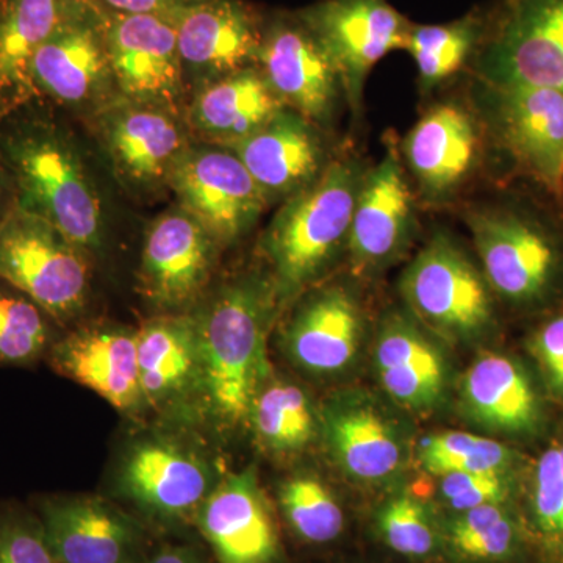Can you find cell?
<instances>
[{
  "mask_svg": "<svg viewBox=\"0 0 563 563\" xmlns=\"http://www.w3.org/2000/svg\"><path fill=\"white\" fill-rule=\"evenodd\" d=\"M321 418L299 385L269 380L252 406L247 428L263 451L274 455L301 453L320 432Z\"/></svg>",
  "mask_w": 563,
  "mask_h": 563,
  "instance_id": "31",
  "label": "cell"
},
{
  "mask_svg": "<svg viewBox=\"0 0 563 563\" xmlns=\"http://www.w3.org/2000/svg\"><path fill=\"white\" fill-rule=\"evenodd\" d=\"M257 66L277 99L317 128L335 117L344 96L335 66L298 14L266 21Z\"/></svg>",
  "mask_w": 563,
  "mask_h": 563,
  "instance_id": "18",
  "label": "cell"
},
{
  "mask_svg": "<svg viewBox=\"0 0 563 563\" xmlns=\"http://www.w3.org/2000/svg\"><path fill=\"white\" fill-rule=\"evenodd\" d=\"M282 309L268 272L235 274L191 310L202 366V421L220 432L247 428L258 393L273 379L269 332Z\"/></svg>",
  "mask_w": 563,
  "mask_h": 563,
  "instance_id": "2",
  "label": "cell"
},
{
  "mask_svg": "<svg viewBox=\"0 0 563 563\" xmlns=\"http://www.w3.org/2000/svg\"><path fill=\"white\" fill-rule=\"evenodd\" d=\"M465 413L493 432L532 435L543 422V406L521 363L487 352L468 366L462 379Z\"/></svg>",
  "mask_w": 563,
  "mask_h": 563,
  "instance_id": "28",
  "label": "cell"
},
{
  "mask_svg": "<svg viewBox=\"0 0 563 563\" xmlns=\"http://www.w3.org/2000/svg\"><path fill=\"white\" fill-rule=\"evenodd\" d=\"M101 13L118 95L185 114L190 91L173 13L122 14L102 7Z\"/></svg>",
  "mask_w": 563,
  "mask_h": 563,
  "instance_id": "16",
  "label": "cell"
},
{
  "mask_svg": "<svg viewBox=\"0 0 563 563\" xmlns=\"http://www.w3.org/2000/svg\"><path fill=\"white\" fill-rule=\"evenodd\" d=\"M282 343L303 372L335 374L351 365L361 344L363 314L357 298L340 284L310 288L299 296Z\"/></svg>",
  "mask_w": 563,
  "mask_h": 563,
  "instance_id": "25",
  "label": "cell"
},
{
  "mask_svg": "<svg viewBox=\"0 0 563 563\" xmlns=\"http://www.w3.org/2000/svg\"><path fill=\"white\" fill-rule=\"evenodd\" d=\"M380 536L398 554L424 558L435 548V531L428 510L418 499L399 495L383 507L377 517Z\"/></svg>",
  "mask_w": 563,
  "mask_h": 563,
  "instance_id": "38",
  "label": "cell"
},
{
  "mask_svg": "<svg viewBox=\"0 0 563 563\" xmlns=\"http://www.w3.org/2000/svg\"><path fill=\"white\" fill-rule=\"evenodd\" d=\"M228 150L243 163L268 207L306 190L331 163L321 129L287 107Z\"/></svg>",
  "mask_w": 563,
  "mask_h": 563,
  "instance_id": "23",
  "label": "cell"
},
{
  "mask_svg": "<svg viewBox=\"0 0 563 563\" xmlns=\"http://www.w3.org/2000/svg\"><path fill=\"white\" fill-rule=\"evenodd\" d=\"M188 91L257 66L266 21L244 0H202L173 13Z\"/></svg>",
  "mask_w": 563,
  "mask_h": 563,
  "instance_id": "19",
  "label": "cell"
},
{
  "mask_svg": "<svg viewBox=\"0 0 563 563\" xmlns=\"http://www.w3.org/2000/svg\"><path fill=\"white\" fill-rule=\"evenodd\" d=\"M277 499L285 523L302 542L331 543L343 532L342 507L332 492L312 474H296L284 481Z\"/></svg>",
  "mask_w": 563,
  "mask_h": 563,
  "instance_id": "33",
  "label": "cell"
},
{
  "mask_svg": "<svg viewBox=\"0 0 563 563\" xmlns=\"http://www.w3.org/2000/svg\"><path fill=\"white\" fill-rule=\"evenodd\" d=\"M0 563H57L32 506L0 501Z\"/></svg>",
  "mask_w": 563,
  "mask_h": 563,
  "instance_id": "39",
  "label": "cell"
},
{
  "mask_svg": "<svg viewBox=\"0 0 563 563\" xmlns=\"http://www.w3.org/2000/svg\"><path fill=\"white\" fill-rule=\"evenodd\" d=\"M543 383L555 399L563 402V313L543 321L529 339Z\"/></svg>",
  "mask_w": 563,
  "mask_h": 563,
  "instance_id": "41",
  "label": "cell"
},
{
  "mask_svg": "<svg viewBox=\"0 0 563 563\" xmlns=\"http://www.w3.org/2000/svg\"><path fill=\"white\" fill-rule=\"evenodd\" d=\"M213 457L187 432L158 429L122 454L117 492L151 528H195L203 501L221 481Z\"/></svg>",
  "mask_w": 563,
  "mask_h": 563,
  "instance_id": "4",
  "label": "cell"
},
{
  "mask_svg": "<svg viewBox=\"0 0 563 563\" xmlns=\"http://www.w3.org/2000/svg\"><path fill=\"white\" fill-rule=\"evenodd\" d=\"M144 563H211L195 544H157Z\"/></svg>",
  "mask_w": 563,
  "mask_h": 563,
  "instance_id": "43",
  "label": "cell"
},
{
  "mask_svg": "<svg viewBox=\"0 0 563 563\" xmlns=\"http://www.w3.org/2000/svg\"><path fill=\"white\" fill-rule=\"evenodd\" d=\"M476 117L514 168L563 206V92L477 79Z\"/></svg>",
  "mask_w": 563,
  "mask_h": 563,
  "instance_id": "8",
  "label": "cell"
},
{
  "mask_svg": "<svg viewBox=\"0 0 563 563\" xmlns=\"http://www.w3.org/2000/svg\"><path fill=\"white\" fill-rule=\"evenodd\" d=\"M285 109L258 66L191 91L185 122L196 143L228 147L257 131Z\"/></svg>",
  "mask_w": 563,
  "mask_h": 563,
  "instance_id": "26",
  "label": "cell"
},
{
  "mask_svg": "<svg viewBox=\"0 0 563 563\" xmlns=\"http://www.w3.org/2000/svg\"><path fill=\"white\" fill-rule=\"evenodd\" d=\"M57 563H144L154 543L139 515L98 495H46L32 504Z\"/></svg>",
  "mask_w": 563,
  "mask_h": 563,
  "instance_id": "14",
  "label": "cell"
},
{
  "mask_svg": "<svg viewBox=\"0 0 563 563\" xmlns=\"http://www.w3.org/2000/svg\"><path fill=\"white\" fill-rule=\"evenodd\" d=\"M169 191L220 250L239 243L268 209L261 188L228 147L192 141L174 169Z\"/></svg>",
  "mask_w": 563,
  "mask_h": 563,
  "instance_id": "13",
  "label": "cell"
},
{
  "mask_svg": "<svg viewBox=\"0 0 563 563\" xmlns=\"http://www.w3.org/2000/svg\"><path fill=\"white\" fill-rule=\"evenodd\" d=\"M296 14L331 58L354 111L374 66L407 49L413 25L388 0H320Z\"/></svg>",
  "mask_w": 563,
  "mask_h": 563,
  "instance_id": "12",
  "label": "cell"
},
{
  "mask_svg": "<svg viewBox=\"0 0 563 563\" xmlns=\"http://www.w3.org/2000/svg\"><path fill=\"white\" fill-rule=\"evenodd\" d=\"M439 477L444 501L459 514L487 504H506L512 492L510 473H450Z\"/></svg>",
  "mask_w": 563,
  "mask_h": 563,
  "instance_id": "40",
  "label": "cell"
},
{
  "mask_svg": "<svg viewBox=\"0 0 563 563\" xmlns=\"http://www.w3.org/2000/svg\"><path fill=\"white\" fill-rule=\"evenodd\" d=\"M401 295L415 320L451 342L477 339L495 321V295L483 269L443 233L407 266Z\"/></svg>",
  "mask_w": 563,
  "mask_h": 563,
  "instance_id": "10",
  "label": "cell"
},
{
  "mask_svg": "<svg viewBox=\"0 0 563 563\" xmlns=\"http://www.w3.org/2000/svg\"><path fill=\"white\" fill-rule=\"evenodd\" d=\"M0 158L14 203L52 222L91 257L109 239V210L62 111L33 98L0 120Z\"/></svg>",
  "mask_w": 563,
  "mask_h": 563,
  "instance_id": "1",
  "label": "cell"
},
{
  "mask_svg": "<svg viewBox=\"0 0 563 563\" xmlns=\"http://www.w3.org/2000/svg\"><path fill=\"white\" fill-rule=\"evenodd\" d=\"M218 563H279V526L254 468L222 476L195 518Z\"/></svg>",
  "mask_w": 563,
  "mask_h": 563,
  "instance_id": "21",
  "label": "cell"
},
{
  "mask_svg": "<svg viewBox=\"0 0 563 563\" xmlns=\"http://www.w3.org/2000/svg\"><path fill=\"white\" fill-rule=\"evenodd\" d=\"M484 136L476 113L461 103H437L422 114L402 154L426 201H450L461 190L483 157Z\"/></svg>",
  "mask_w": 563,
  "mask_h": 563,
  "instance_id": "22",
  "label": "cell"
},
{
  "mask_svg": "<svg viewBox=\"0 0 563 563\" xmlns=\"http://www.w3.org/2000/svg\"><path fill=\"white\" fill-rule=\"evenodd\" d=\"M85 122L114 179L143 201L169 191L174 169L195 141L184 113L122 96Z\"/></svg>",
  "mask_w": 563,
  "mask_h": 563,
  "instance_id": "7",
  "label": "cell"
},
{
  "mask_svg": "<svg viewBox=\"0 0 563 563\" xmlns=\"http://www.w3.org/2000/svg\"><path fill=\"white\" fill-rule=\"evenodd\" d=\"M374 363L384 390L406 409L428 410L442 401L446 362L417 320L388 314L374 344Z\"/></svg>",
  "mask_w": 563,
  "mask_h": 563,
  "instance_id": "27",
  "label": "cell"
},
{
  "mask_svg": "<svg viewBox=\"0 0 563 563\" xmlns=\"http://www.w3.org/2000/svg\"><path fill=\"white\" fill-rule=\"evenodd\" d=\"M487 31L488 21L476 13L448 24H413L406 51L413 57L422 87L442 84L474 60Z\"/></svg>",
  "mask_w": 563,
  "mask_h": 563,
  "instance_id": "32",
  "label": "cell"
},
{
  "mask_svg": "<svg viewBox=\"0 0 563 563\" xmlns=\"http://www.w3.org/2000/svg\"><path fill=\"white\" fill-rule=\"evenodd\" d=\"M33 98L81 121L117 98L101 7L73 0L60 24L41 44L31 65Z\"/></svg>",
  "mask_w": 563,
  "mask_h": 563,
  "instance_id": "9",
  "label": "cell"
},
{
  "mask_svg": "<svg viewBox=\"0 0 563 563\" xmlns=\"http://www.w3.org/2000/svg\"><path fill=\"white\" fill-rule=\"evenodd\" d=\"M493 295L518 309L553 302L563 290V240L525 207L474 209L466 217Z\"/></svg>",
  "mask_w": 563,
  "mask_h": 563,
  "instance_id": "5",
  "label": "cell"
},
{
  "mask_svg": "<svg viewBox=\"0 0 563 563\" xmlns=\"http://www.w3.org/2000/svg\"><path fill=\"white\" fill-rule=\"evenodd\" d=\"M52 322L38 303L0 279V365L25 366L44 357L55 342Z\"/></svg>",
  "mask_w": 563,
  "mask_h": 563,
  "instance_id": "35",
  "label": "cell"
},
{
  "mask_svg": "<svg viewBox=\"0 0 563 563\" xmlns=\"http://www.w3.org/2000/svg\"><path fill=\"white\" fill-rule=\"evenodd\" d=\"M365 173L357 158L332 161L310 187L280 203L263 232L261 252L282 309L314 287L347 251Z\"/></svg>",
  "mask_w": 563,
  "mask_h": 563,
  "instance_id": "3",
  "label": "cell"
},
{
  "mask_svg": "<svg viewBox=\"0 0 563 563\" xmlns=\"http://www.w3.org/2000/svg\"><path fill=\"white\" fill-rule=\"evenodd\" d=\"M474 68L490 84L563 92V0H504Z\"/></svg>",
  "mask_w": 563,
  "mask_h": 563,
  "instance_id": "11",
  "label": "cell"
},
{
  "mask_svg": "<svg viewBox=\"0 0 563 563\" xmlns=\"http://www.w3.org/2000/svg\"><path fill=\"white\" fill-rule=\"evenodd\" d=\"M325 442L336 463L355 479L379 483L402 465L395 424L369 401L340 398L321 417Z\"/></svg>",
  "mask_w": 563,
  "mask_h": 563,
  "instance_id": "29",
  "label": "cell"
},
{
  "mask_svg": "<svg viewBox=\"0 0 563 563\" xmlns=\"http://www.w3.org/2000/svg\"><path fill=\"white\" fill-rule=\"evenodd\" d=\"M102 9L122 14H172L202 0H95Z\"/></svg>",
  "mask_w": 563,
  "mask_h": 563,
  "instance_id": "42",
  "label": "cell"
},
{
  "mask_svg": "<svg viewBox=\"0 0 563 563\" xmlns=\"http://www.w3.org/2000/svg\"><path fill=\"white\" fill-rule=\"evenodd\" d=\"M147 413L173 426L202 421V366L191 312L155 314L136 329Z\"/></svg>",
  "mask_w": 563,
  "mask_h": 563,
  "instance_id": "17",
  "label": "cell"
},
{
  "mask_svg": "<svg viewBox=\"0 0 563 563\" xmlns=\"http://www.w3.org/2000/svg\"><path fill=\"white\" fill-rule=\"evenodd\" d=\"M73 0H0V120L33 99L31 65Z\"/></svg>",
  "mask_w": 563,
  "mask_h": 563,
  "instance_id": "30",
  "label": "cell"
},
{
  "mask_svg": "<svg viewBox=\"0 0 563 563\" xmlns=\"http://www.w3.org/2000/svg\"><path fill=\"white\" fill-rule=\"evenodd\" d=\"M415 224L412 190L401 157L390 146L363 177L347 242L352 262L377 269L395 261L412 240Z\"/></svg>",
  "mask_w": 563,
  "mask_h": 563,
  "instance_id": "24",
  "label": "cell"
},
{
  "mask_svg": "<svg viewBox=\"0 0 563 563\" xmlns=\"http://www.w3.org/2000/svg\"><path fill=\"white\" fill-rule=\"evenodd\" d=\"M418 462L426 472L510 473L517 455L509 446L476 433L446 431L424 437L418 446Z\"/></svg>",
  "mask_w": 563,
  "mask_h": 563,
  "instance_id": "34",
  "label": "cell"
},
{
  "mask_svg": "<svg viewBox=\"0 0 563 563\" xmlns=\"http://www.w3.org/2000/svg\"><path fill=\"white\" fill-rule=\"evenodd\" d=\"M13 187H11V180L9 173H7L5 165H3L2 158H0V221L5 217L7 211L13 207Z\"/></svg>",
  "mask_w": 563,
  "mask_h": 563,
  "instance_id": "44",
  "label": "cell"
},
{
  "mask_svg": "<svg viewBox=\"0 0 563 563\" xmlns=\"http://www.w3.org/2000/svg\"><path fill=\"white\" fill-rule=\"evenodd\" d=\"M92 257L66 233L13 203L0 221V279L38 303L57 324L84 313Z\"/></svg>",
  "mask_w": 563,
  "mask_h": 563,
  "instance_id": "6",
  "label": "cell"
},
{
  "mask_svg": "<svg viewBox=\"0 0 563 563\" xmlns=\"http://www.w3.org/2000/svg\"><path fill=\"white\" fill-rule=\"evenodd\" d=\"M529 510L536 532L548 543L563 544V440L533 466Z\"/></svg>",
  "mask_w": 563,
  "mask_h": 563,
  "instance_id": "37",
  "label": "cell"
},
{
  "mask_svg": "<svg viewBox=\"0 0 563 563\" xmlns=\"http://www.w3.org/2000/svg\"><path fill=\"white\" fill-rule=\"evenodd\" d=\"M220 251L201 222L176 203L144 235L140 295L157 314L191 312L211 287Z\"/></svg>",
  "mask_w": 563,
  "mask_h": 563,
  "instance_id": "15",
  "label": "cell"
},
{
  "mask_svg": "<svg viewBox=\"0 0 563 563\" xmlns=\"http://www.w3.org/2000/svg\"><path fill=\"white\" fill-rule=\"evenodd\" d=\"M563 563V562H562Z\"/></svg>",
  "mask_w": 563,
  "mask_h": 563,
  "instance_id": "45",
  "label": "cell"
},
{
  "mask_svg": "<svg viewBox=\"0 0 563 563\" xmlns=\"http://www.w3.org/2000/svg\"><path fill=\"white\" fill-rule=\"evenodd\" d=\"M46 357L55 373L98 393L118 412L133 418L147 413L136 329L109 321L79 325L55 340Z\"/></svg>",
  "mask_w": 563,
  "mask_h": 563,
  "instance_id": "20",
  "label": "cell"
},
{
  "mask_svg": "<svg viewBox=\"0 0 563 563\" xmlns=\"http://www.w3.org/2000/svg\"><path fill=\"white\" fill-rule=\"evenodd\" d=\"M459 554L473 561L503 562L520 554L521 531L504 504H487L459 514L450 525Z\"/></svg>",
  "mask_w": 563,
  "mask_h": 563,
  "instance_id": "36",
  "label": "cell"
}]
</instances>
